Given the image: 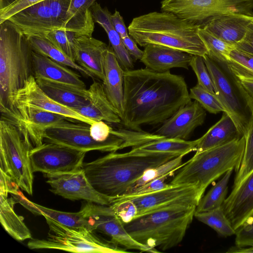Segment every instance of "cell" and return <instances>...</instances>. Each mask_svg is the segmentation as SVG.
<instances>
[{"mask_svg": "<svg viewBox=\"0 0 253 253\" xmlns=\"http://www.w3.org/2000/svg\"><path fill=\"white\" fill-rule=\"evenodd\" d=\"M89 203L90 214L94 219L95 230L108 236L112 241L123 246L126 249L154 253L129 235L110 206Z\"/></svg>", "mask_w": 253, "mask_h": 253, "instance_id": "18", "label": "cell"}, {"mask_svg": "<svg viewBox=\"0 0 253 253\" xmlns=\"http://www.w3.org/2000/svg\"><path fill=\"white\" fill-rule=\"evenodd\" d=\"M253 18V16L245 14H227L213 19L203 28L235 47L244 38L248 26Z\"/></svg>", "mask_w": 253, "mask_h": 253, "instance_id": "26", "label": "cell"}, {"mask_svg": "<svg viewBox=\"0 0 253 253\" xmlns=\"http://www.w3.org/2000/svg\"><path fill=\"white\" fill-rule=\"evenodd\" d=\"M28 37L8 19L0 21V108L10 106L14 94L33 75Z\"/></svg>", "mask_w": 253, "mask_h": 253, "instance_id": "5", "label": "cell"}, {"mask_svg": "<svg viewBox=\"0 0 253 253\" xmlns=\"http://www.w3.org/2000/svg\"><path fill=\"white\" fill-rule=\"evenodd\" d=\"M34 35L45 38L74 61L75 41L78 37L83 35L68 30H56Z\"/></svg>", "mask_w": 253, "mask_h": 253, "instance_id": "40", "label": "cell"}, {"mask_svg": "<svg viewBox=\"0 0 253 253\" xmlns=\"http://www.w3.org/2000/svg\"><path fill=\"white\" fill-rule=\"evenodd\" d=\"M235 246L253 249V214L236 230Z\"/></svg>", "mask_w": 253, "mask_h": 253, "instance_id": "45", "label": "cell"}, {"mask_svg": "<svg viewBox=\"0 0 253 253\" xmlns=\"http://www.w3.org/2000/svg\"><path fill=\"white\" fill-rule=\"evenodd\" d=\"M33 148L14 126L0 119V170L30 195L33 194L34 172L29 155Z\"/></svg>", "mask_w": 253, "mask_h": 253, "instance_id": "11", "label": "cell"}, {"mask_svg": "<svg viewBox=\"0 0 253 253\" xmlns=\"http://www.w3.org/2000/svg\"><path fill=\"white\" fill-rule=\"evenodd\" d=\"M36 81L45 94L66 107L74 110L89 102V93L86 88L48 80L38 79Z\"/></svg>", "mask_w": 253, "mask_h": 253, "instance_id": "27", "label": "cell"}, {"mask_svg": "<svg viewBox=\"0 0 253 253\" xmlns=\"http://www.w3.org/2000/svg\"><path fill=\"white\" fill-rule=\"evenodd\" d=\"M222 207L235 230L253 214V171L232 190Z\"/></svg>", "mask_w": 253, "mask_h": 253, "instance_id": "21", "label": "cell"}, {"mask_svg": "<svg viewBox=\"0 0 253 253\" xmlns=\"http://www.w3.org/2000/svg\"><path fill=\"white\" fill-rule=\"evenodd\" d=\"M196 206L177 205L144 214L124 225L129 235L154 253L169 250L183 240Z\"/></svg>", "mask_w": 253, "mask_h": 253, "instance_id": "4", "label": "cell"}, {"mask_svg": "<svg viewBox=\"0 0 253 253\" xmlns=\"http://www.w3.org/2000/svg\"><path fill=\"white\" fill-rule=\"evenodd\" d=\"M110 206L124 225L129 223L137 216V208L130 199L116 200Z\"/></svg>", "mask_w": 253, "mask_h": 253, "instance_id": "43", "label": "cell"}, {"mask_svg": "<svg viewBox=\"0 0 253 253\" xmlns=\"http://www.w3.org/2000/svg\"><path fill=\"white\" fill-rule=\"evenodd\" d=\"M71 0H44L15 13L8 19L25 34L38 35L65 30L92 36V13L73 15L69 12Z\"/></svg>", "mask_w": 253, "mask_h": 253, "instance_id": "6", "label": "cell"}, {"mask_svg": "<svg viewBox=\"0 0 253 253\" xmlns=\"http://www.w3.org/2000/svg\"><path fill=\"white\" fill-rule=\"evenodd\" d=\"M0 119L14 126L26 142L33 147L43 143L47 128L69 119L61 115L28 105H13L0 108Z\"/></svg>", "mask_w": 253, "mask_h": 253, "instance_id": "13", "label": "cell"}, {"mask_svg": "<svg viewBox=\"0 0 253 253\" xmlns=\"http://www.w3.org/2000/svg\"><path fill=\"white\" fill-rule=\"evenodd\" d=\"M194 216L213 229L220 236L226 237L236 234V230L222 207L209 211L195 212Z\"/></svg>", "mask_w": 253, "mask_h": 253, "instance_id": "36", "label": "cell"}, {"mask_svg": "<svg viewBox=\"0 0 253 253\" xmlns=\"http://www.w3.org/2000/svg\"><path fill=\"white\" fill-rule=\"evenodd\" d=\"M46 182L54 194L70 200H84L87 202L110 206L115 199L96 191L88 181L83 168L77 170L44 174Z\"/></svg>", "mask_w": 253, "mask_h": 253, "instance_id": "16", "label": "cell"}, {"mask_svg": "<svg viewBox=\"0 0 253 253\" xmlns=\"http://www.w3.org/2000/svg\"><path fill=\"white\" fill-rule=\"evenodd\" d=\"M126 49L134 60H140L143 54V50L140 49L136 42L128 35L122 38Z\"/></svg>", "mask_w": 253, "mask_h": 253, "instance_id": "50", "label": "cell"}, {"mask_svg": "<svg viewBox=\"0 0 253 253\" xmlns=\"http://www.w3.org/2000/svg\"><path fill=\"white\" fill-rule=\"evenodd\" d=\"M109 47L105 43L92 36H80L74 43V61L94 77L103 81L105 57Z\"/></svg>", "mask_w": 253, "mask_h": 253, "instance_id": "20", "label": "cell"}, {"mask_svg": "<svg viewBox=\"0 0 253 253\" xmlns=\"http://www.w3.org/2000/svg\"><path fill=\"white\" fill-rule=\"evenodd\" d=\"M199 34L208 48V55L217 61L227 63L234 46L216 38L203 28H200Z\"/></svg>", "mask_w": 253, "mask_h": 253, "instance_id": "39", "label": "cell"}, {"mask_svg": "<svg viewBox=\"0 0 253 253\" xmlns=\"http://www.w3.org/2000/svg\"><path fill=\"white\" fill-rule=\"evenodd\" d=\"M96 0H71L69 12L73 15L91 13L90 7Z\"/></svg>", "mask_w": 253, "mask_h": 253, "instance_id": "49", "label": "cell"}, {"mask_svg": "<svg viewBox=\"0 0 253 253\" xmlns=\"http://www.w3.org/2000/svg\"><path fill=\"white\" fill-rule=\"evenodd\" d=\"M191 101L180 75L147 68L125 70L121 123L126 128L143 131L142 126L163 124Z\"/></svg>", "mask_w": 253, "mask_h": 253, "instance_id": "1", "label": "cell"}, {"mask_svg": "<svg viewBox=\"0 0 253 253\" xmlns=\"http://www.w3.org/2000/svg\"><path fill=\"white\" fill-rule=\"evenodd\" d=\"M110 19L114 28L121 38L129 35L123 18L118 11L116 10L113 14H111Z\"/></svg>", "mask_w": 253, "mask_h": 253, "instance_id": "51", "label": "cell"}, {"mask_svg": "<svg viewBox=\"0 0 253 253\" xmlns=\"http://www.w3.org/2000/svg\"><path fill=\"white\" fill-rule=\"evenodd\" d=\"M206 116L200 104L191 101L162 124L154 133L166 138L187 140L194 130L202 126Z\"/></svg>", "mask_w": 253, "mask_h": 253, "instance_id": "19", "label": "cell"}, {"mask_svg": "<svg viewBox=\"0 0 253 253\" xmlns=\"http://www.w3.org/2000/svg\"><path fill=\"white\" fill-rule=\"evenodd\" d=\"M233 75L239 80H253V56L233 49L226 63Z\"/></svg>", "mask_w": 253, "mask_h": 253, "instance_id": "38", "label": "cell"}, {"mask_svg": "<svg viewBox=\"0 0 253 253\" xmlns=\"http://www.w3.org/2000/svg\"><path fill=\"white\" fill-rule=\"evenodd\" d=\"M233 169L226 172L223 177L216 183L202 197L196 208L195 212L206 211L222 207L228 192V184Z\"/></svg>", "mask_w": 253, "mask_h": 253, "instance_id": "35", "label": "cell"}, {"mask_svg": "<svg viewBox=\"0 0 253 253\" xmlns=\"http://www.w3.org/2000/svg\"><path fill=\"white\" fill-rule=\"evenodd\" d=\"M199 29L172 13L163 11L136 17L127 27L129 36L141 46L158 44L204 56L208 50L199 34Z\"/></svg>", "mask_w": 253, "mask_h": 253, "instance_id": "3", "label": "cell"}, {"mask_svg": "<svg viewBox=\"0 0 253 253\" xmlns=\"http://www.w3.org/2000/svg\"><path fill=\"white\" fill-rule=\"evenodd\" d=\"M240 82L246 91L253 98V80H241Z\"/></svg>", "mask_w": 253, "mask_h": 253, "instance_id": "52", "label": "cell"}, {"mask_svg": "<svg viewBox=\"0 0 253 253\" xmlns=\"http://www.w3.org/2000/svg\"><path fill=\"white\" fill-rule=\"evenodd\" d=\"M235 48L253 56V18L248 26L244 38L235 45Z\"/></svg>", "mask_w": 253, "mask_h": 253, "instance_id": "48", "label": "cell"}, {"mask_svg": "<svg viewBox=\"0 0 253 253\" xmlns=\"http://www.w3.org/2000/svg\"><path fill=\"white\" fill-rule=\"evenodd\" d=\"M103 86L106 95L122 119L124 116V76L125 70L112 49L109 47L104 60Z\"/></svg>", "mask_w": 253, "mask_h": 253, "instance_id": "24", "label": "cell"}, {"mask_svg": "<svg viewBox=\"0 0 253 253\" xmlns=\"http://www.w3.org/2000/svg\"><path fill=\"white\" fill-rule=\"evenodd\" d=\"M193 55L173 48L152 44L144 47L140 61L145 68L155 72H165L173 68L188 70Z\"/></svg>", "mask_w": 253, "mask_h": 253, "instance_id": "22", "label": "cell"}, {"mask_svg": "<svg viewBox=\"0 0 253 253\" xmlns=\"http://www.w3.org/2000/svg\"><path fill=\"white\" fill-rule=\"evenodd\" d=\"M28 37L33 51L74 69L86 77L94 78L45 38L38 35Z\"/></svg>", "mask_w": 253, "mask_h": 253, "instance_id": "32", "label": "cell"}, {"mask_svg": "<svg viewBox=\"0 0 253 253\" xmlns=\"http://www.w3.org/2000/svg\"><path fill=\"white\" fill-rule=\"evenodd\" d=\"M13 105L33 106L89 125L95 122L86 118L73 109L57 102L49 97L40 87L33 75H31L24 86L14 94L10 106Z\"/></svg>", "mask_w": 253, "mask_h": 253, "instance_id": "17", "label": "cell"}, {"mask_svg": "<svg viewBox=\"0 0 253 253\" xmlns=\"http://www.w3.org/2000/svg\"><path fill=\"white\" fill-rule=\"evenodd\" d=\"M49 227L46 238L32 239L27 246L30 249H54L73 253H126L113 241L100 239L93 231L69 227L43 216Z\"/></svg>", "mask_w": 253, "mask_h": 253, "instance_id": "9", "label": "cell"}, {"mask_svg": "<svg viewBox=\"0 0 253 253\" xmlns=\"http://www.w3.org/2000/svg\"><path fill=\"white\" fill-rule=\"evenodd\" d=\"M119 129L115 130L104 121H95L90 125L89 132L93 139L98 142H104L114 135L117 134Z\"/></svg>", "mask_w": 253, "mask_h": 253, "instance_id": "46", "label": "cell"}, {"mask_svg": "<svg viewBox=\"0 0 253 253\" xmlns=\"http://www.w3.org/2000/svg\"><path fill=\"white\" fill-rule=\"evenodd\" d=\"M42 0H0V21Z\"/></svg>", "mask_w": 253, "mask_h": 253, "instance_id": "44", "label": "cell"}, {"mask_svg": "<svg viewBox=\"0 0 253 253\" xmlns=\"http://www.w3.org/2000/svg\"><path fill=\"white\" fill-rule=\"evenodd\" d=\"M184 156L179 155L159 166L147 169L135 181L124 196L140 186L164 175H169L175 170L179 169L184 164L182 163V159Z\"/></svg>", "mask_w": 253, "mask_h": 253, "instance_id": "37", "label": "cell"}, {"mask_svg": "<svg viewBox=\"0 0 253 253\" xmlns=\"http://www.w3.org/2000/svg\"><path fill=\"white\" fill-rule=\"evenodd\" d=\"M179 155L146 152L132 148L127 152H110L92 162L84 163L82 168L96 191L115 200L126 195L146 170Z\"/></svg>", "mask_w": 253, "mask_h": 253, "instance_id": "2", "label": "cell"}, {"mask_svg": "<svg viewBox=\"0 0 253 253\" xmlns=\"http://www.w3.org/2000/svg\"><path fill=\"white\" fill-rule=\"evenodd\" d=\"M161 4L162 11L172 13L199 28L224 15L253 16V0H162Z\"/></svg>", "mask_w": 253, "mask_h": 253, "instance_id": "12", "label": "cell"}, {"mask_svg": "<svg viewBox=\"0 0 253 253\" xmlns=\"http://www.w3.org/2000/svg\"><path fill=\"white\" fill-rule=\"evenodd\" d=\"M246 96L251 112V117L247 133L245 136L244 154L236 173L232 189L238 187L253 171V98L246 91Z\"/></svg>", "mask_w": 253, "mask_h": 253, "instance_id": "34", "label": "cell"}, {"mask_svg": "<svg viewBox=\"0 0 253 253\" xmlns=\"http://www.w3.org/2000/svg\"><path fill=\"white\" fill-rule=\"evenodd\" d=\"M169 175H164L150 181L132 191L126 195L122 197L137 196L151 193L169 186L171 184L166 182Z\"/></svg>", "mask_w": 253, "mask_h": 253, "instance_id": "47", "label": "cell"}, {"mask_svg": "<svg viewBox=\"0 0 253 253\" xmlns=\"http://www.w3.org/2000/svg\"><path fill=\"white\" fill-rule=\"evenodd\" d=\"M190 66L197 76V84L209 91L215 94L213 81L203 56L193 55Z\"/></svg>", "mask_w": 253, "mask_h": 253, "instance_id": "42", "label": "cell"}, {"mask_svg": "<svg viewBox=\"0 0 253 253\" xmlns=\"http://www.w3.org/2000/svg\"><path fill=\"white\" fill-rule=\"evenodd\" d=\"M17 203L11 197L0 193V221L7 232L14 239L22 241L32 238L31 233L24 221V217L17 214L14 210Z\"/></svg>", "mask_w": 253, "mask_h": 253, "instance_id": "30", "label": "cell"}, {"mask_svg": "<svg viewBox=\"0 0 253 253\" xmlns=\"http://www.w3.org/2000/svg\"><path fill=\"white\" fill-rule=\"evenodd\" d=\"M198 142L199 139L189 141L164 138L133 148L146 152L172 153L186 155L192 151H196Z\"/></svg>", "mask_w": 253, "mask_h": 253, "instance_id": "33", "label": "cell"}, {"mask_svg": "<svg viewBox=\"0 0 253 253\" xmlns=\"http://www.w3.org/2000/svg\"><path fill=\"white\" fill-rule=\"evenodd\" d=\"M203 195L195 184H171L167 188L151 193L121 197L115 200H131L137 208V217L171 206L182 205L197 206Z\"/></svg>", "mask_w": 253, "mask_h": 253, "instance_id": "15", "label": "cell"}, {"mask_svg": "<svg viewBox=\"0 0 253 253\" xmlns=\"http://www.w3.org/2000/svg\"><path fill=\"white\" fill-rule=\"evenodd\" d=\"M65 119L45 130L44 142L62 145L84 152L99 151L112 152L127 147L133 148L151 142L153 133L127 128L119 129L118 133L104 142L96 141L90 134V125L76 123Z\"/></svg>", "mask_w": 253, "mask_h": 253, "instance_id": "8", "label": "cell"}, {"mask_svg": "<svg viewBox=\"0 0 253 253\" xmlns=\"http://www.w3.org/2000/svg\"><path fill=\"white\" fill-rule=\"evenodd\" d=\"M94 22L99 24L106 32L112 48L123 69H132L133 58L125 47L121 36L114 28L110 19L111 13L107 8H102L97 2L90 7Z\"/></svg>", "mask_w": 253, "mask_h": 253, "instance_id": "28", "label": "cell"}, {"mask_svg": "<svg viewBox=\"0 0 253 253\" xmlns=\"http://www.w3.org/2000/svg\"><path fill=\"white\" fill-rule=\"evenodd\" d=\"M86 152L62 145L45 142L30 152L33 172L65 173L82 169Z\"/></svg>", "mask_w": 253, "mask_h": 253, "instance_id": "14", "label": "cell"}, {"mask_svg": "<svg viewBox=\"0 0 253 253\" xmlns=\"http://www.w3.org/2000/svg\"><path fill=\"white\" fill-rule=\"evenodd\" d=\"M241 137L231 117L224 112L221 119L198 138L195 153L228 143Z\"/></svg>", "mask_w": 253, "mask_h": 253, "instance_id": "29", "label": "cell"}, {"mask_svg": "<svg viewBox=\"0 0 253 253\" xmlns=\"http://www.w3.org/2000/svg\"><path fill=\"white\" fill-rule=\"evenodd\" d=\"M245 136L195 154L179 169L169 183L195 184L204 193L208 186L231 169L238 170L244 154Z\"/></svg>", "mask_w": 253, "mask_h": 253, "instance_id": "7", "label": "cell"}, {"mask_svg": "<svg viewBox=\"0 0 253 253\" xmlns=\"http://www.w3.org/2000/svg\"><path fill=\"white\" fill-rule=\"evenodd\" d=\"M191 99L198 101L207 111L212 114L226 112L223 105L216 95L206 90L198 84L190 89Z\"/></svg>", "mask_w": 253, "mask_h": 253, "instance_id": "41", "label": "cell"}, {"mask_svg": "<svg viewBox=\"0 0 253 253\" xmlns=\"http://www.w3.org/2000/svg\"><path fill=\"white\" fill-rule=\"evenodd\" d=\"M203 57L211 76L215 94L233 120L240 135L246 136L251 112L245 90L226 63L215 60L208 55Z\"/></svg>", "mask_w": 253, "mask_h": 253, "instance_id": "10", "label": "cell"}, {"mask_svg": "<svg viewBox=\"0 0 253 253\" xmlns=\"http://www.w3.org/2000/svg\"><path fill=\"white\" fill-rule=\"evenodd\" d=\"M40 215L47 216L62 224L75 229L95 230L94 219L90 214V203L87 202L83 208L77 212L56 211L36 204Z\"/></svg>", "mask_w": 253, "mask_h": 253, "instance_id": "31", "label": "cell"}, {"mask_svg": "<svg viewBox=\"0 0 253 253\" xmlns=\"http://www.w3.org/2000/svg\"><path fill=\"white\" fill-rule=\"evenodd\" d=\"M33 76L41 79L86 88L80 76L69 67L32 51Z\"/></svg>", "mask_w": 253, "mask_h": 253, "instance_id": "25", "label": "cell"}, {"mask_svg": "<svg viewBox=\"0 0 253 253\" xmlns=\"http://www.w3.org/2000/svg\"><path fill=\"white\" fill-rule=\"evenodd\" d=\"M88 91V103L74 110L93 121H103L113 124L122 123L121 118L106 95L102 84L93 80Z\"/></svg>", "mask_w": 253, "mask_h": 253, "instance_id": "23", "label": "cell"}]
</instances>
